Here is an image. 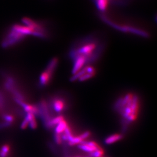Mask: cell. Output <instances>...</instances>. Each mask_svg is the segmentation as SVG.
Returning <instances> with one entry per match:
<instances>
[{
    "label": "cell",
    "mask_w": 157,
    "mask_h": 157,
    "mask_svg": "<svg viewBox=\"0 0 157 157\" xmlns=\"http://www.w3.org/2000/svg\"><path fill=\"white\" fill-rule=\"evenodd\" d=\"M105 42L99 35L92 34L82 37L73 43L68 56L72 64L77 68L95 65L104 52Z\"/></svg>",
    "instance_id": "obj_1"
},
{
    "label": "cell",
    "mask_w": 157,
    "mask_h": 157,
    "mask_svg": "<svg viewBox=\"0 0 157 157\" xmlns=\"http://www.w3.org/2000/svg\"><path fill=\"white\" fill-rule=\"evenodd\" d=\"M99 15L105 23L109 25L110 27L120 31L121 32L139 36L145 38H148L150 36V33L148 31L143 28L135 26L130 23L115 21V20H112L107 14H99Z\"/></svg>",
    "instance_id": "obj_2"
},
{
    "label": "cell",
    "mask_w": 157,
    "mask_h": 157,
    "mask_svg": "<svg viewBox=\"0 0 157 157\" xmlns=\"http://www.w3.org/2000/svg\"><path fill=\"white\" fill-rule=\"evenodd\" d=\"M27 35H32L31 27L26 24H14L3 40L2 46L4 47H9L19 42Z\"/></svg>",
    "instance_id": "obj_3"
},
{
    "label": "cell",
    "mask_w": 157,
    "mask_h": 157,
    "mask_svg": "<svg viewBox=\"0 0 157 157\" xmlns=\"http://www.w3.org/2000/svg\"><path fill=\"white\" fill-rule=\"evenodd\" d=\"M59 63V59L57 57H53L49 62L46 69L40 76L39 86L40 88L46 86L50 82Z\"/></svg>",
    "instance_id": "obj_4"
},
{
    "label": "cell",
    "mask_w": 157,
    "mask_h": 157,
    "mask_svg": "<svg viewBox=\"0 0 157 157\" xmlns=\"http://www.w3.org/2000/svg\"><path fill=\"white\" fill-rule=\"evenodd\" d=\"M95 65H89L85 67L78 72L72 76L70 81L72 82L75 81L83 82L92 78L96 75L97 73V69Z\"/></svg>",
    "instance_id": "obj_5"
},
{
    "label": "cell",
    "mask_w": 157,
    "mask_h": 157,
    "mask_svg": "<svg viewBox=\"0 0 157 157\" xmlns=\"http://www.w3.org/2000/svg\"><path fill=\"white\" fill-rule=\"evenodd\" d=\"M111 0H94L96 7L100 14H107Z\"/></svg>",
    "instance_id": "obj_6"
},
{
    "label": "cell",
    "mask_w": 157,
    "mask_h": 157,
    "mask_svg": "<svg viewBox=\"0 0 157 157\" xmlns=\"http://www.w3.org/2000/svg\"><path fill=\"white\" fill-rule=\"evenodd\" d=\"M53 107L57 112H60L64 108V102L61 98H56L53 100Z\"/></svg>",
    "instance_id": "obj_7"
},
{
    "label": "cell",
    "mask_w": 157,
    "mask_h": 157,
    "mask_svg": "<svg viewBox=\"0 0 157 157\" xmlns=\"http://www.w3.org/2000/svg\"><path fill=\"white\" fill-rule=\"evenodd\" d=\"M138 105H139V98L136 94H133L132 103L131 106L132 109V113L131 115H133L134 116H137Z\"/></svg>",
    "instance_id": "obj_8"
},
{
    "label": "cell",
    "mask_w": 157,
    "mask_h": 157,
    "mask_svg": "<svg viewBox=\"0 0 157 157\" xmlns=\"http://www.w3.org/2000/svg\"><path fill=\"white\" fill-rule=\"evenodd\" d=\"M122 138V135L121 134H113L108 136L105 139V144H114Z\"/></svg>",
    "instance_id": "obj_9"
},
{
    "label": "cell",
    "mask_w": 157,
    "mask_h": 157,
    "mask_svg": "<svg viewBox=\"0 0 157 157\" xmlns=\"http://www.w3.org/2000/svg\"><path fill=\"white\" fill-rule=\"evenodd\" d=\"M68 126L66 122L64 121H61L60 122H59L57 125H56V128H55V133L57 134H61L62 133H63L65 131V129L66 128V127Z\"/></svg>",
    "instance_id": "obj_10"
},
{
    "label": "cell",
    "mask_w": 157,
    "mask_h": 157,
    "mask_svg": "<svg viewBox=\"0 0 157 157\" xmlns=\"http://www.w3.org/2000/svg\"><path fill=\"white\" fill-rule=\"evenodd\" d=\"M78 148L80 150H82L83 151L86 152L87 153H91L95 151V148H93L86 144V141H82L80 144H78Z\"/></svg>",
    "instance_id": "obj_11"
},
{
    "label": "cell",
    "mask_w": 157,
    "mask_h": 157,
    "mask_svg": "<svg viewBox=\"0 0 157 157\" xmlns=\"http://www.w3.org/2000/svg\"><path fill=\"white\" fill-rule=\"evenodd\" d=\"M63 116L62 115H59L56 118L52 119L50 122H49V129L52 128L53 127H54V126L57 125L59 122H60L61 121H63Z\"/></svg>",
    "instance_id": "obj_12"
},
{
    "label": "cell",
    "mask_w": 157,
    "mask_h": 157,
    "mask_svg": "<svg viewBox=\"0 0 157 157\" xmlns=\"http://www.w3.org/2000/svg\"><path fill=\"white\" fill-rule=\"evenodd\" d=\"M68 144L70 146H73L76 144H80L83 141L80 138V136H76V137H73L70 140L68 141Z\"/></svg>",
    "instance_id": "obj_13"
},
{
    "label": "cell",
    "mask_w": 157,
    "mask_h": 157,
    "mask_svg": "<svg viewBox=\"0 0 157 157\" xmlns=\"http://www.w3.org/2000/svg\"><path fill=\"white\" fill-rule=\"evenodd\" d=\"M103 151L101 148L89 153V155L92 157H102L103 156Z\"/></svg>",
    "instance_id": "obj_14"
},
{
    "label": "cell",
    "mask_w": 157,
    "mask_h": 157,
    "mask_svg": "<svg viewBox=\"0 0 157 157\" xmlns=\"http://www.w3.org/2000/svg\"><path fill=\"white\" fill-rule=\"evenodd\" d=\"M54 139L56 144H60L62 143V139L60 134L55 133L54 136Z\"/></svg>",
    "instance_id": "obj_15"
},
{
    "label": "cell",
    "mask_w": 157,
    "mask_h": 157,
    "mask_svg": "<svg viewBox=\"0 0 157 157\" xmlns=\"http://www.w3.org/2000/svg\"><path fill=\"white\" fill-rule=\"evenodd\" d=\"M4 119L7 122H11L14 121V118L12 115H3Z\"/></svg>",
    "instance_id": "obj_16"
},
{
    "label": "cell",
    "mask_w": 157,
    "mask_h": 157,
    "mask_svg": "<svg viewBox=\"0 0 157 157\" xmlns=\"http://www.w3.org/2000/svg\"><path fill=\"white\" fill-rule=\"evenodd\" d=\"M90 135H91V133L89 131H86L84 133H82V134L79 135V136L82 138V140L83 141V140H85L87 138L89 137L90 136Z\"/></svg>",
    "instance_id": "obj_17"
},
{
    "label": "cell",
    "mask_w": 157,
    "mask_h": 157,
    "mask_svg": "<svg viewBox=\"0 0 157 157\" xmlns=\"http://www.w3.org/2000/svg\"><path fill=\"white\" fill-rule=\"evenodd\" d=\"M29 125L31 128L32 129H35V128H36L37 126L36 121L35 119L29 122Z\"/></svg>",
    "instance_id": "obj_18"
},
{
    "label": "cell",
    "mask_w": 157,
    "mask_h": 157,
    "mask_svg": "<svg viewBox=\"0 0 157 157\" xmlns=\"http://www.w3.org/2000/svg\"><path fill=\"white\" fill-rule=\"evenodd\" d=\"M29 122L28 121V119L27 118H25L24 119V121H23L22 124L21 125V128L22 129H26L28 125H29Z\"/></svg>",
    "instance_id": "obj_19"
},
{
    "label": "cell",
    "mask_w": 157,
    "mask_h": 157,
    "mask_svg": "<svg viewBox=\"0 0 157 157\" xmlns=\"http://www.w3.org/2000/svg\"><path fill=\"white\" fill-rule=\"evenodd\" d=\"M4 106V97H3V94L0 92V108H3Z\"/></svg>",
    "instance_id": "obj_20"
},
{
    "label": "cell",
    "mask_w": 157,
    "mask_h": 157,
    "mask_svg": "<svg viewBox=\"0 0 157 157\" xmlns=\"http://www.w3.org/2000/svg\"><path fill=\"white\" fill-rule=\"evenodd\" d=\"M11 122H7L0 123V129L9 127L11 126Z\"/></svg>",
    "instance_id": "obj_21"
},
{
    "label": "cell",
    "mask_w": 157,
    "mask_h": 157,
    "mask_svg": "<svg viewBox=\"0 0 157 157\" xmlns=\"http://www.w3.org/2000/svg\"><path fill=\"white\" fill-rule=\"evenodd\" d=\"M1 151L8 154V153L9 151V147H8V145H5L3 146L1 148Z\"/></svg>",
    "instance_id": "obj_22"
},
{
    "label": "cell",
    "mask_w": 157,
    "mask_h": 157,
    "mask_svg": "<svg viewBox=\"0 0 157 157\" xmlns=\"http://www.w3.org/2000/svg\"><path fill=\"white\" fill-rule=\"evenodd\" d=\"M8 154L4 153L3 152L0 151V157H7Z\"/></svg>",
    "instance_id": "obj_23"
},
{
    "label": "cell",
    "mask_w": 157,
    "mask_h": 157,
    "mask_svg": "<svg viewBox=\"0 0 157 157\" xmlns=\"http://www.w3.org/2000/svg\"><path fill=\"white\" fill-rule=\"evenodd\" d=\"M79 157V156H77V157Z\"/></svg>",
    "instance_id": "obj_24"
}]
</instances>
